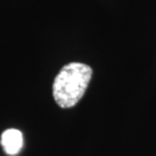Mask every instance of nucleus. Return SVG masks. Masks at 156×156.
<instances>
[{
  "mask_svg": "<svg viewBox=\"0 0 156 156\" xmlns=\"http://www.w3.org/2000/svg\"><path fill=\"white\" fill-rule=\"evenodd\" d=\"M92 69L81 62H70L64 66L55 78L53 96L61 108L75 106L84 95L91 80Z\"/></svg>",
  "mask_w": 156,
  "mask_h": 156,
  "instance_id": "f257e3e1",
  "label": "nucleus"
},
{
  "mask_svg": "<svg viewBox=\"0 0 156 156\" xmlns=\"http://www.w3.org/2000/svg\"><path fill=\"white\" fill-rule=\"evenodd\" d=\"M1 145L7 154H17L24 145V137L21 132L16 129H8L4 131L1 136Z\"/></svg>",
  "mask_w": 156,
  "mask_h": 156,
  "instance_id": "f03ea898",
  "label": "nucleus"
}]
</instances>
